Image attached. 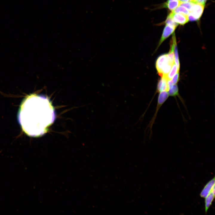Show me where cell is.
<instances>
[{"mask_svg":"<svg viewBox=\"0 0 215 215\" xmlns=\"http://www.w3.org/2000/svg\"><path fill=\"white\" fill-rule=\"evenodd\" d=\"M18 118L23 131L27 135L38 137L44 134L55 119L54 109L47 97L36 94L22 101Z\"/></svg>","mask_w":215,"mask_h":215,"instance_id":"6da1fadb","label":"cell"},{"mask_svg":"<svg viewBox=\"0 0 215 215\" xmlns=\"http://www.w3.org/2000/svg\"><path fill=\"white\" fill-rule=\"evenodd\" d=\"M173 64L168 59L167 54L159 56L155 63L159 75L161 77L165 76L170 71Z\"/></svg>","mask_w":215,"mask_h":215,"instance_id":"7a4b0ae2","label":"cell"},{"mask_svg":"<svg viewBox=\"0 0 215 215\" xmlns=\"http://www.w3.org/2000/svg\"><path fill=\"white\" fill-rule=\"evenodd\" d=\"M169 96L168 93L167 91H163L159 92L155 113L146 129V130L148 129L150 131V137L152 134V127L156 118L158 112L162 105L167 100Z\"/></svg>","mask_w":215,"mask_h":215,"instance_id":"3957f363","label":"cell"},{"mask_svg":"<svg viewBox=\"0 0 215 215\" xmlns=\"http://www.w3.org/2000/svg\"><path fill=\"white\" fill-rule=\"evenodd\" d=\"M205 6L199 3H193L191 10L188 16L189 20L195 21L199 20L203 13Z\"/></svg>","mask_w":215,"mask_h":215,"instance_id":"277c9868","label":"cell"},{"mask_svg":"<svg viewBox=\"0 0 215 215\" xmlns=\"http://www.w3.org/2000/svg\"><path fill=\"white\" fill-rule=\"evenodd\" d=\"M176 27H177L174 25L166 24L157 49L165 40L174 33Z\"/></svg>","mask_w":215,"mask_h":215,"instance_id":"5b68a950","label":"cell"},{"mask_svg":"<svg viewBox=\"0 0 215 215\" xmlns=\"http://www.w3.org/2000/svg\"><path fill=\"white\" fill-rule=\"evenodd\" d=\"M172 17L174 21L178 24L183 25L189 21L188 16L182 13H171Z\"/></svg>","mask_w":215,"mask_h":215,"instance_id":"8992f818","label":"cell"},{"mask_svg":"<svg viewBox=\"0 0 215 215\" xmlns=\"http://www.w3.org/2000/svg\"><path fill=\"white\" fill-rule=\"evenodd\" d=\"M168 87L169 89L168 93L169 96L175 97V98H176V97L177 96L179 98L182 103L184 105L185 108H186L184 102V100L179 96V89L177 85L176 84H174L170 85L168 86Z\"/></svg>","mask_w":215,"mask_h":215,"instance_id":"52a82bcc","label":"cell"},{"mask_svg":"<svg viewBox=\"0 0 215 215\" xmlns=\"http://www.w3.org/2000/svg\"><path fill=\"white\" fill-rule=\"evenodd\" d=\"M214 177L205 186L200 193L201 197L205 198L214 188H215Z\"/></svg>","mask_w":215,"mask_h":215,"instance_id":"ba28073f","label":"cell"},{"mask_svg":"<svg viewBox=\"0 0 215 215\" xmlns=\"http://www.w3.org/2000/svg\"><path fill=\"white\" fill-rule=\"evenodd\" d=\"M172 41L173 44V51L174 54V61L178 69L179 70L180 63L178 54V48L175 35L174 33L172 35Z\"/></svg>","mask_w":215,"mask_h":215,"instance_id":"9c48e42d","label":"cell"},{"mask_svg":"<svg viewBox=\"0 0 215 215\" xmlns=\"http://www.w3.org/2000/svg\"><path fill=\"white\" fill-rule=\"evenodd\" d=\"M168 89L167 80L164 77H161L158 82L156 93L163 91L168 92Z\"/></svg>","mask_w":215,"mask_h":215,"instance_id":"30bf717a","label":"cell"},{"mask_svg":"<svg viewBox=\"0 0 215 215\" xmlns=\"http://www.w3.org/2000/svg\"><path fill=\"white\" fill-rule=\"evenodd\" d=\"M182 2L178 0H168L163 4L164 7H167L173 11Z\"/></svg>","mask_w":215,"mask_h":215,"instance_id":"8fae6325","label":"cell"},{"mask_svg":"<svg viewBox=\"0 0 215 215\" xmlns=\"http://www.w3.org/2000/svg\"><path fill=\"white\" fill-rule=\"evenodd\" d=\"M215 197V188L213 189L205 198V211L207 212Z\"/></svg>","mask_w":215,"mask_h":215,"instance_id":"7c38bea8","label":"cell"},{"mask_svg":"<svg viewBox=\"0 0 215 215\" xmlns=\"http://www.w3.org/2000/svg\"><path fill=\"white\" fill-rule=\"evenodd\" d=\"M179 71V70L174 62L168 73L165 76L163 77L165 78L167 81L171 80L175 74Z\"/></svg>","mask_w":215,"mask_h":215,"instance_id":"4fadbf2b","label":"cell"},{"mask_svg":"<svg viewBox=\"0 0 215 215\" xmlns=\"http://www.w3.org/2000/svg\"><path fill=\"white\" fill-rule=\"evenodd\" d=\"M172 12L174 13H179L188 16L189 11L184 6L179 5Z\"/></svg>","mask_w":215,"mask_h":215,"instance_id":"5bb4252c","label":"cell"},{"mask_svg":"<svg viewBox=\"0 0 215 215\" xmlns=\"http://www.w3.org/2000/svg\"><path fill=\"white\" fill-rule=\"evenodd\" d=\"M179 80V71L176 73L171 80L168 81L167 83L168 86L173 85L176 83Z\"/></svg>","mask_w":215,"mask_h":215,"instance_id":"9a60e30c","label":"cell"},{"mask_svg":"<svg viewBox=\"0 0 215 215\" xmlns=\"http://www.w3.org/2000/svg\"><path fill=\"white\" fill-rule=\"evenodd\" d=\"M165 22L166 24H171L176 27L178 25V24L173 20L171 13L168 15Z\"/></svg>","mask_w":215,"mask_h":215,"instance_id":"2e32d148","label":"cell"},{"mask_svg":"<svg viewBox=\"0 0 215 215\" xmlns=\"http://www.w3.org/2000/svg\"><path fill=\"white\" fill-rule=\"evenodd\" d=\"M193 4V3L190 1L189 2H182L180 5L184 6L190 12L191 10Z\"/></svg>","mask_w":215,"mask_h":215,"instance_id":"e0dca14e","label":"cell"},{"mask_svg":"<svg viewBox=\"0 0 215 215\" xmlns=\"http://www.w3.org/2000/svg\"><path fill=\"white\" fill-rule=\"evenodd\" d=\"M178 0L182 2H187L189 1V0Z\"/></svg>","mask_w":215,"mask_h":215,"instance_id":"ac0fdd59","label":"cell"},{"mask_svg":"<svg viewBox=\"0 0 215 215\" xmlns=\"http://www.w3.org/2000/svg\"><path fill=\"white\" fill-rule=\"evenodd\" d=\"M191 0H189V1H191Z\"/></svg>","mask_w":215,"mask_h":215,"instance_id":"d6986e66","label":"cell"}]
</instances>
